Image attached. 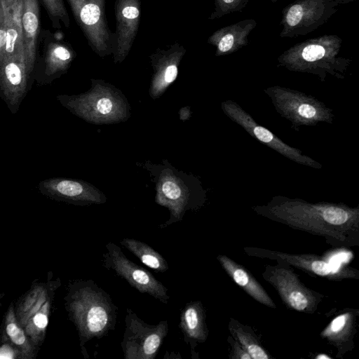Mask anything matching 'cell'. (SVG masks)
Here are the masks:
<instances>
[{"mask_svg": "<svg viewBox=\"0 0 359 359\" xmlns=\"http://www.w3.org/2000/svg\"><path fill=\"white\" fill-rule=\"evenodd\" d=\"M0 359H24L21 352L6 341H0Z\"/></svg>", "mask_w": 359, "mask_h": 359, "instance_id": "obj_28", "label": "cell"}, {"mask_svg": "<svg viewBox=\"0 0 359 359\" xmlns=\"http://www.w3.org/2000/svg\"><path fill=\"white\" fill-rule=\"evenodd\" d=\"M338 1H339L340 4H348L350 2H353L355 0H338Z\"/></svg>", "mask_w": 359, "mask_h": 359, "instance_id": "obj_31", "label": "cell"}, {"mask_svg": "<svg viewBox=\"0 0 359 359\" xmlns=\"http://www.w3.org/2000/svg\"><path fill=\"white\" fill-rule=\"evenodd\" d=\"M60 285V278L53 280L50 271L47 280L34 281L15 306L18 322L32 344L39 348L46 338L54 297Z\"/></svg>", "mask_w": 359, "mask_h": 359, "instance_id": "obj_4", "label": "cell"}, {"mask_svg": "<svg viewBox=\"0 0 359 359\" xmlns=\"http://www.w3.org/2000/svg\"><path fill=\"white\" fill-rule=\"evenodd\" d=\"M31 72L25 56L11 57L0 63V88L9 104H18Z\"/></svg>", "mask_w": 359, "mask_h": 359, "instance_id": "obj_14", "label": "cell"}, {"mask_svg": "<svg viewBox=\"0 0 359 359\" xmlns=\"http://www.w3.org/2000/svg\"><path fill=\"white\" fill-rule=\"evenodd\" d=\"M217 259L229 276L252 298L268 307L276 308L266 291L247 269L224 255H219Z\"/></svg>", "mask_w": 359, "mask_h": 359, "instance_id": "obj_19", "label": "cell"}, {"mask_svg": "<svg viewBox=\"0 0 359 359\" xmlns=\"http://www.w3.org/2000/svg\"><path fill=\"white\" fill-rule=\"evenodd\" d=\"M4 20V11L1 0H0V22Z\"/></svg>", "mask_w": 359, "mask_h": 359, "instance_id": "obj_30", "label": "cell"}, {"mask_svg": "<svg viewBox=\"0 0 359 359\" xmlns=\"http://www.w3.org/2000/svg\"><path fill=\"white\" fill-rule=\"evenodd\" d=\"M252 210L271 221L323 237L334 247L359 245V208L342 203H310L301 198L273 196Z\"/></svg>", "mask_w": 359, "mask_h": 359, "instance_id": "obj_1", "label": "cell"}, {"mask_svg": "<svg viewBox=\"0 0 359 359\" xmlns=\"http://www.w3.org/2000/svg\"><path fill=\"white\" fill-rule=\"evenodd\" d=\"M358 309H346L335 316L320 332V337L337 350L342 357L354 347Z\"/></svg>", "mask_w": 359, "mask_h": 359, "instance_id": "obj_13", "label": "cell"}, {"mask_svg": "<svg viewBox=\"0 0 359 359\" xmlns=\"http://www.w3.org/2000/svg\"><path fill=\"white\" fill-rule=\"evenodd\" d=\"M243 250L248 256L274 260L297 268L311 276L335 281L359 278V271L355 269L337 268L325 257L314 254H293L259 247H245Z\"/></svg>", "mask_w": 359, "mask_h": 359, "instance_id": "obj_11", "label": "cell"}, {"mask_svg": "<svg viewBox=\"0 0 359 359\" xmlns=\"http://www.w3.org/2000/svg\"><path fill=\"white\" fill-rule=\"evenodd\" d=\"M21 23L25 57L28 67L32 71L39 26L37 0H22Z\"/></svg>", "mask_w": 359, "mask_h": 359, "instance_id": "obj_21", "label": "cell"}, {"mask_svg": "<svg viewBox=\"0 0 359 359\" xmlns=\"http://www.w3.org/2000/svg\"><path fill=\"white\" fill-rule=\"evenodd\" d=\"M249 0H215V11L210 19L220 18L225 15L241 12Z\"/></svg>", "mask_w": 359, "mask_h": 359, "instance_id": "obj_26", "label": "cell"}, {"mask_svg": "<svg viewBox=\"0 0 359 359\" xmlns=\"http://www.w3.org/2000/svg\"><path fill=\"white\" fill-rule=\"evenodd\" d=\"M5 294L0 290V300L4 297Z\"/></svg>", "mask_w": 359, "mask_h": 359, "instance_id": "obj_33", "label": "cell"}, {"mask_svg": "<svg viewBox=\"0 0 359 359\" xmlns=\"http://www.w3.org/2000/svg\"><path fill=\"white\" fill-rule=\"evenodd\" d=\"M272 3H276L277 2L278 0H270Z\"/></svg>", "mask_w": 359, "mask_h": 359, "instance_id": "obj_34", "label": "cell"}, {"mask_svg": "<svg viewBox=\"0 0 359 359\" xmlns=\"http://www.w3.org/2000/svg\"><path fill=\"white\" fill-rule=\"evenodd\" d=\"M228 342L231 346L230 358L252 359L250 355L241 347V346L231 336L228 337Z\"/></svg>", "mask_w": 359, "mask_h": 359, "instance_id": "obj_29", "label": "cell"}, {"mask_svg": "<svg viewBox=\"0 0 359 359\" xmlns=\"http://www.w3.org/2000/svg\"><path fill=\"white\" fill-rule=\"evenodd\" d=\"M0 341H6L17 348L24 359H34L39 350L34 346L17 320L15 305L12 302L3 318L0 328Z\"/></svg>", "mask_w": 359, "mask_h": 359, "instance_id": "obj_20", "label": "cell"}, {"mask_svg": "<svg viewBox=\"0 0 359 359\" xmlns=\"http://www.w3.org/2000/svg\"><path fill=\"white\" fill-rule=\"evenodd\" d=\"M43 3L49 12L54 17L64 19L68 16L64 7L62 0H43Z\"/></svg>", "mask_w": 359, "mask_h": 359, "instance_id": "obj_27", "label": "cell"}, {"mask_svg": "<svg viewBox=\"0 0 359 359\" xmlns=\"http://www.w3.org/2000/svg\"><path fill=\"white\" fill-rule=\"evenodd\" d=\"M82 27L89 33L102 22L101 6L97 0H69Z\"/></svg>", "mask_w": 359, "mask_h": 359, "instance_id": "obj_24", "label": "cell"}, {"mask_svg": "<svg viewBox=\"0 0 359 359\" xmlns=\"http://www.w3.org/2000/svg\"><path fill=\"white\" fill-rule=\"evenodd\" d=\"M280 116L299 131L302 126H315L319 123H332V109L316 97L289 88L273 86L264 90Z\"/></svg>", "mask_w": 359, "mask_h": 359, "instance_id": "obj_5", "label": "cell"}, {"mask_svg": "<svg viewBox=\"0 0 359 359\" xmlns=\"http://www.w3.org/2000/svg\"><path fill=\"white\" fill-rule=\"evenodd\" d=\"M179 327L184 336V341L189 344L191 358L197 355L195 348L204 343L208 336L206 313L200 301H192L185 304L180 311Z\"/></svg>", "mask_w": 359, "mask_h": 359, "instance_id": "obj_15", "label": "cell"}, {"mask_svg": "<svg viewBox=\"0 0 359 359\" xmlns=\"http://www.w3.org/2000/svg\"><path fill=\"white\" fill-rule=\"evenodd\" d=\"M168 332L167 320L149 325L127 309L121 344L125 359H154Z\"/></svg>", "mask_w": 359, "mask_h": 359, "instance_id": "obj_8", "label": "cell"}, {"mask_svg": "<svg viewBox=\"0 0 359 359\" xmlns=\"http://www.w3.org/2000/svg\"><path fill=\"white\" fill-rule=\"evenodd\" d=\"M228 327L231 336L250 355L252 359L270 358L250 327L231 318Z\"/></svg>", "mask_w": 359, "mask_h": 359, "instance_id": "obj_22", "label": "cell"}, {"mask_svg": "<svg viewBox=\"0 0 359 359\" xmlns=\"http://www.w3.org/2000/svg\"><path fill=\"white\" fill-rule=\"evenodd\" d=\"M322 357H323V358H329V357H327V355H323V356H321V355H318V356L316 357V358H320V359Z\"/></svg>", "mask_w": 359, "mask_h": 359, "instance_id": "obj_32", "label": "cell"}, {"mask_svg": "<svg viewBox=\"0 0 359 359\" xmlns=\"http://www.w3.org/2000/svg\"><path fill=\"white\" fill-rule=\"evenodd\" d=\"M342 39L337 34H325L296 43L280 54L278 66L289 71L311 74L325 81L327 75L344 79L351 60L339 57Z\"/></svg>", "mask_w": 359, "mask_h": 359, "instance_id": "obj_3", "label": "cell"}, {"mask_svg": "<svg viewBox=\"0 0 359 359\" xmlns=\"http://www.w3.org/2000/svg\"><path fill=\"white\" fill-rule=\"evenodd\" d=\"M72 60L69 49L58 43H51L48 46L46 57V73L53 75L65 70Z\"/></svg>", "mask_w": 359, "mask_h": 359, "instance_id": "obj_25", "label": "cell"}, {"mask_svg": "<svg viewBox=\"0 0 359 359\" xmlns=\"http://www.w3.org/2000/svg\"><path fill=\"white\" fill-rule=\"evenodd\" d=\"M119 243L149 269L162 273L168 271V264L165 259L145 243L128 238H123Z\"/></svg>", "mask_w": 359, "mask_h": 359, "instance_id": "obj_23", "label": "cell"}, {"mask_svg": "<svg viewBox=\"0 0 359 359\" xmlns=\"http://www.w3.org/2000/svg\"><path fill=\"white\" fill-rule=\"evenodd\" d=\"M339 5L338 0H295L282 11L280 36L307 35L327 22Z\"/></svg>", "mask_w": 359, "mask_h": 359, "instance_id": "obj_7", "label": "cell"}, {"mask_svg": "<svg viewBox=\"0 0 359 359\" xmlns=\"http://www.w3.org/2000/svg\"><path fill=\"white\" fill-rule=\"evenodd\" d=\"M262 276L277 291L283 303L296 311L313 313L325 297L306 287L287 264L266 265Z\"/></svg>", "mask_w": 359, "mask_h": 359, "instance_id": "obj_6", "label": "cell"}, {"mask_svg": "<svg viewBox=\"0 0 359 359\" xmlns=\"http://www.w3.org/2000/svg\"><path fill=\"white\" fill-rule=\"evenodd\" d=\"M64 300L68 317L78 332L81 353L88 358L86 344L115 330L118 308L93 280H69Z\"/></svg>", "mask_w": 359, "mask_h": 359, "instance_id": "obj_2", "label": "cell"}, {"mask_svg": "<svg viewBox=\"0 0 359 359\" xmlns=\"http://www.w3.org/2000/svg\"><path fill=\"white\" fill-rule=\"evenodd\" d=\"M67 106L77 114L93 120H109L114 118L120 104L109 93L85 95L76 98H69Z\"/></svg>", "mask_w": 359, "mask_h": 359, "instance_id": "obj_18", "label": "cell"}, {"mask_svg": "<svg viewBox=\"0 0 359 359\" xmlns=\"http://www.w3.org/2000/svg\"><path fill=\"white\" fill-rule=\"evenodd\" d=\"M46 195L69 203L85 205L105 203V196L94 187L76 180L55 178L43 181L39 185Z\"/></svg>", "mask_w": 359, "mask_h": 359, "instance_id": "obj_12", "label": "cell"}, {"mask_svg": "<svg viewBox=\"0 0 359 359\" xmlns=\"http://www.w3.org/2000/svg\"><path fill=\"white\" fill-rule=\"evenodd\" d=\"M102 265L126 281L140 293L147 294L163 304L170 299L168 288L149 271L130 261L114 243L105 245Z\"/></svg>", "mask_w": 359, "mask_h": 359, "instance_id": "obj_9", "label": "cell"}, {"mask_svg": "<svg viewBox=\"0 0 359 359\" xmlns=\"http://www.w3.org/2000/svg\"><path fill=\"white\" fill-rule=\"evenodd\" d=\"M257 26L254 19H245L220 28L208 42L216 47V56L232 54L248 44V36Z\"/></svg>", "mask_w": 359, "mask_h": 359, "instance_id": "obj_16", "label": "cell"}, {"mask_svg": "<svg viewBox=\"0 0 359 359\" xmlns=\"http://www.w3.org/2000/svg\"><path fill=\"white\" fill-rule=\"evenodd\" d=\"M221 107L229 119L239 125L250 136L284 157L302 165L315 169L322 168L320 163L304 154L299 149L290 146L271 130L257 123L237 102L227 100L222 102Z\"/></svg>", "mask_w": 359, "mask_h": 359, "instance_id": "obj_10", "label": "cell"}, {"mask_svg": "<svg viewBox=\"0 0 359 359\" xmlns=\"http://www.w3.org/2000/svg\"><path fill=\"white\" fill-rule=\"evenodd\" d=\"M6 24V43L0 63L6 59L25 56L21 23L22 0H1Z\"/></svg>", "mask_w": 359, "mask_h": 359, "instance_id": "obj_17", "label": "cell"}]
</instances>
